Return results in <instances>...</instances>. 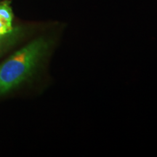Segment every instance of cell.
Returning a JSON list of instances; mask_svg holds the SVG:
<instances>
[{"instance_id":"4","label":"cell","mask_w":157,"mask_h":157,"mask_svg":"<svg viewBox=\"0 0 157 157\" xmlns=\"http://www.w3.org/2000/svg\"><path fill=\"white\" fill-rule=\"evenodd\" d=\"M13 30L12 23L8 22L6 20L0 17V36L9 34Z\"/></svg>"},{"instance_id":"3","label":"cell","mask_w":157,"mask_h":157,"mask_svg":"<svg viewBox=\"0 0 157 157\" xmlns=\"http://www.w3.org/2000/svg\"><path fill=\"white\" fill-rule=\"evenodd\" d=\"M0 17L10 23H12V21H13V11L9 3L7 2H4L0 4Z\"/></svg>"},{"instance_id":"2","label":"cell","mask_w":157,"mask_h":157,"mask_svg":"<svg viewBox=\"0 0 157 157\" xmlns=\"http://www.w3.org/2000/svg\"><path fill=\"white\" fill-rule=\"evenodd\" d=\"M19 33L20 31L18 30L13 29L10 33L6 34V36L3 35L2 37L0 38V57L16 44L21 36Z\"/></svg>"},{"instance_id":"1","label":"cell","mask_w":157,"mask_h":157,"mask_svg":"<svg viewBox=\"0 0 157 157\" xmlns=\"http://www.w3.org/2000/svg\"><path fill=\"white\" fill-rule=\"evenodd\" d=\"M56 44L53 36H39L0 65V95L35 79Z\"/></svg>"}]
</instances>
